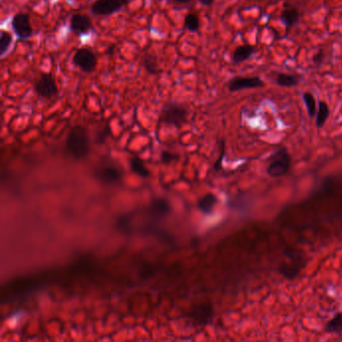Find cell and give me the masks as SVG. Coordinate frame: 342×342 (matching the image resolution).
<instances>
[{
	"instance_id": "4316f807",
	"label": "cell",
	"mask_w": 342,
	"mask_h": 342,
	"mask_svg": "<svg viewBox=\"0 0 342 342\" xmlns=\"http://www.w3.org/2000/svg\"><path fill=\"white\" fill-rule=\"evenodd\" d=\"M223 157H224V148L222 149V154L221 156L219 157L218 160L215 163V170H220L221 169V165H222V160H223Z\"/></svg>"
},
{
	"instance_id": "d4e9b609",
	"label": "cell",
	"mask_w": 342,
	"mask_h": 342,
	"mask_svg": "<svg viewBox=\"0 0 342 342\" xmlns=\"http://www.w3.org/2000/svg\"><path fill=\"white\" fill-rule=\"evenodd\" d=\"M110 134H111V130H110V128H109V127L104 128V129L96 135V137H95V143H97V144H104L105 140L107 139V137L110 136Z\"/></svg>"
},
{
	"instance_id": "52a82bcc",
	"label": "cell",
	"mask_w": 342,
	"mask_h": 342,
	"mask_svg": "<svg viewBox=\"0 0 342 342\" xmlns=\"http://www.w3.org/2000/svg\"><path fill=\"white\" fill-rule=\"evenodd\" d=\"M36 93L45 98H52L58 93V88L54 77L50 73H44L41 75L34 86Z\"/></svg>"
},
{
	"instance_id": "9c48e42d",
	"label": "cell",
	"mask_w": 342,
	"mask_h": 342,
	"mask_svg": "<svg viewBox=\"0 0 342 342\" xmlns=\"http://www.w3.org/2000/svg\"><path fill=\"white\" fill-rule=\"evenodd\" d=\"M214 316V308L211 303H200L192 308L189 317L196 324L205 326L209 324Z\"/></svg>"
},
{
	"instance_id": "6da1fadb",
	"label": "cell",
	"mask_w": 342,
	"mask_h": 342,
	"mask_svg": "<svg viewBox=\"0 0 342 342\" xmlns=\"http://www.w3.org/2000/svg\"><path fill=\"white\" fill-rule=\"evenodd\" d=\"M66 148L70 156L76 160L88 156L91 149V139L87 130L82 126H75L69 131Z\"/></svg>"
},
{
	"instance_id": "f1b7e54d",
	"label": "cell",
	"mask_w": 342,
	"mask_h": 342,
	"mask_svg": "<svg viewBox=\"0 0 342 342\" xmlns=\"http://www.w3.org/2000/svg\"><path fill=\"white\" fill-rule=\"evenodd\" d=\"M199 1L204 6H211L213 4V2H214V0H199Z\"/></svg>"
},
{
	"instance_id": "5bb4252c",
	"label": "cell",
	"mask_w": 342,
	"mask_h": 342,
	"mask_svg": "<svg viewBox=\"0 0 342 342\" xmlns=\"http://www.w3.org/2000/svg\"><path fill=\"white\" fill-rule=\"evenodd\" d=\"M280 18L283 24L289 29L290 27H293L300 18V13L295 7L293 6H285V8L282 10Z\"/></svg>"
},
{
	"instance_id": "8992f818",
	"label": "cell",
	"mask_w": 342,
	"mask_h": 342,
	"mask_svg": "<svg viewBox=\"0 0 342 342\" xmlns=\"http://www.w3.org/2000/svg\"><path fill=\"white\" fill-rule=\"evenodd\" d=\"M130 0H96L91 5V12L98 16H108L119 11Z\"/></svg>"
},
{
	"instance_id": "603a6c76",
	"label": "cell",
	"mask_w": 342,
	"mask_h": 342,
	"mask_svg": "<svg viewBox=\"0 0 342 342\" xmlns=\"http://www.w3.org/2000/svg\"><path fill=\"white\" fill-rule=\"evenodd\" d=\"M185 27L191 32H197L200 29V19L197 14L189 13L185 17Z\"/></svg>"
},
{
	"instance_id": "cb8c5ba5",
	"label": "cell",
	"mask_w": 342,
	"mask_h": 342,
	"mask_svg": "<svg viewBox=\"0 0 342 342\" xmlns=\"http://www.w3.org/2000/svg\"><path fill=\"white\" fill-rule=\"evenodd\" d=\"M12 43V35L6 30H2L0 33V54L4 55Z\"/></svg>"
},
{
	"instance_id": "7c38bea8",
	"label": "cell",
	"mask_w": 342,
	"mask_h": 342,
	"mask_svg": "<svg viewBox=\"0 0 342 342\" xmlns=\"http://www.w3.org/2000/svg\"><path fill=\"white\" fill-rule=\"evenodd\" d=\"M148 215L155 220H162L171 213V206L166 199H154L148 208H146Z\"/></svg>"
},
{
	"instance_id": "e0dca14e",
	"label": "cell",
	"mask_w": 342,
	"mask_h": 342,
	"mask_svg": "<svg viewBox=\"0 0 342 342\" xmlns=\"http://www.w3.org/2000/svg\"><path fill=\"white\" fill-rule=\"evenodd\" d=\"M218 203V199L214 194H206L199 201H198V208L199 210L206 215H210L216 204Z\"/></svg>"
},
{
	"instance_id": "f546056e",
	"label": "cell",
	"mask_w": 342,
	"mask_h": 342,
	"mask_svg": "<svg viewBox=\"0 0 342 342\" xmlns=\"http://www.w3.org/2000/svg\"><path fill=\"white\" fill-rule=\"evenodd\" d=\"M175 2H177V3H180V4H183V3H188V2H190L191 0H174Z\"/></svg>"
},
{
	"instance_id": "ffe728a7",
	"label": "cell",
	"mask_w": 342,
	"mask_h": 342,
	"mask_svg": "<svg viewBox=\"0 0 342 342\" xmlns=\"http://www.w3.org/2000/svg\"><path fill=\"white\" fill-rule=\"evenodd\" d=\"M276 83L278 86L283 88H293L299 85V77L294 74L279 73L276 77Z\"/></svg>"
},
{
	"instance_id": "484cf974",
	"label": "cell",
	"mask_w": 342,
	"mask_h": 342,
	"mask_svg": "<svg viewBox=\"0 0 342 342\" xmlns=\"http://www.w3.org/2000/svg\"><path fill=\"white\" fill-rule=\"evenodd\" d=\"M177 159H178V156L176 154H173L168 151H164L160 155V160L164 164H170L173 160H177Z\"/></svg>"
},
{
	"instance_id": "ac0fdd59",
	"label": "cell",
	"mask_w": 342,
	"mask_h": 342,
	"mask_svg": "<svg viewBox=\"0 0 342 342\" xmlns=\"http://www.w3.org/2000/svg\"><path fill=\"white\" fill-rule=\"evenodd\" d=\"M130 167L132 169V171L142 178H148L150 176V171L147 168L146 164L144 163V160H142L140 158H138L137 156L131 158L130 160Z\"/></svg>"
},
{
	"instance_id": "83f0119b",
	"label": "cell",
	"mask_w": 342,
	"mask_h": 342,
	"mask_svg": "<svg viewBox=\"0 0 342 342\" xmlns=\"http://www.w3.org/2000/svg\"><path fill=\"white\" fill-rule=\"evenodd\" d=\"M323 51L322 50H320L319 52H318V54H316L315 56H314V58H313V61L315 62V63H317V64H319V63H321V61L323 59Z\"/></svg>"
},
{
	"instance_id": "277c9868",
	"label": "cell",
	"mask_w": 342,
	"mask_h": 342,
	"mask_svg": "<svg viewBox=\"0 0 342 342\" xmlns=\"http://www.w3.org/2000/svg\"><path fill=\"white\" fill-rule=\"evenodd\" d=\"M291 167V157L285 148L275 152L267 168V175L271 178L285 176Z\"/></svg>"
},
{
	"instance_id": "9a60e30c",
	"label": "cell",
	"mask_w": 342,
	"mask_h": 342,
	"mask_svg": "<svg viewBox=\"0 0 342 342\" xmlns=\"http://www.w3.org/2000/svg\"><path fill=\"white\" fill-rule=\"evenodd\" d=\"M255 52V47L250 45H243V46L236 47L233 52V62L235 64H241L247 61L252 54Z\"/></svg>"
},
{
	"instance_id": "8fae6325",
	"label": "cell",
	"mask_w": 342,
	"mask_h": 342,
	"mask_svg": "<svg viewBox=\"0 0 342 342\" xmlns=\"http://www.w3.org/2000/svg\"><path fill=\"white\" fill-rule=\"evenodd\" d=\"M12 28L16 35L19 38H28L32 35L33 29L30 24V18L27 13L24 12H19L14 15L12 19Z\"/></svg>"
},
{
	"instance_id": "2e32d148",
	"label": "cell",
	"mask_w": 342,
	"mask_h": 342,
	"mask_svg": "<svg viewBox=\"0 0 342 342\" xmlns=\"http://www.w3.org/2000/svg\"><path fill=\"white\" fill-rule=\"evenodd\" d=\"M142 64L144 69H146L150 74H158L160 71L157 55L153 52L146 53L143 56Z\"/></svg>"
},
{
	"instance_id": "d6986e66",
	"label": "cell",
	"mask_w": 342,
	"mask_h": 342,
	"mask_svg": "<svg viewBox=\"0 0 342 342\" xmlns=\"http://www.w3.org/2000/svg\"><path fill=\"white\" fill-rule=\"evenodd\" d=\"M326 333L330 334H342V312L335 314L329 320L324 328Z\"/></svg>"
},
{
	"instance_id": "ba28073f",
	"label": "cell",
	"mask_w": 342,
	"mask_h": 342,
	"mask_svg": "<svg viewBox=\"0 0 342 342\" xmlns=\"http://www.w3.org/2000/svg\"><path fill=\"white\" fill-rule=\"evenodd\" d=\"M94 176L99 182L112 185L120 181L123 173L118 167L112 164H105L94 171Z\"/></svg>"
},
{
	"instance_id": "5b68a950",
	"label": "cell",
	"mask_w": 342,
	"mask_h": 342,
	"mask_svg": "<svg viewBox=\"0 0 342 342\" xmlns=\"http://www.w3.org/2000/svg\"><path fill=\"white\" fill-rule=\"evenodd\" d=\"M73 64L86 73H91L96 69L97 58L90 48L82 47L77 49L73 55Z\"/></svg>"
},
{
	"instance_id": "7402d4cb",
	"label": "cell",
	"mask_w": 342,
	"mask_h": 342,
	"mask_svg": "<svg viewBox=\"0 0 342 342\" xmlns=\"http://www.w3.org/2000/svg\"><path fill=\"white\" fill-rule=\"evenodd\" d=\"M302 97H303V102L305 104V107H306V110H307L309 116L311 117L315 116L317 110H316V100L313 94L311 92H304Z\"/></svg>"
},
{
	"instance_id": "3957f363",
	"label": "cell",
	"mask_w": 342,
	"mask_h": 342,
	"mask_svg": "<svg viewBox=\"0 0 342 342\" xmlns=\"http://www.w3.org/2000/svg\"><path fill=\"white\" fill-rule=\"evenodd\" d=\"M284 256L287 258L278 268V271L286 279H295L300 273L301 269L306 264V259L303 257L301 252L295 249L286 250Z\"/></svg>"
},
{
	"instance_id": "30bf717a",
	"label": "cell",
	"mask_w": 342,
	"mask_h": 342,
	"mask_svg": "<svg viewBox=\"0 0 342 342\" xmlns=\"http://www.w3.org/2000/svg\"><path fill=\"white\" fill-rule=\"evenodd\" d=\"M264 87V82L258 76H236L229 82V91H239Z\"/></svg>"
},
{
	"instance_id": "7a4b0ae2",
	"label": "cell",
	"mask_w": 342,
	"mask_h": 342,
	"mask_svg": "<svg viewBox=\"0 0 342 342\" xmlns=\"http://www.w3.org/2000/svg\"><path fill=\"white\" fill-rule=\"evenodd\" d=\"M189 109L185 104L169 102L163 107L160 111V122L167 126L180 128L187 123Z\"/></svg>"
},
{
	"instance_id": "4fadbf2b",
	"label": "cell",
	"mask_w": 342,
	"mask_h": 342,
	"mask_svg": "<svg viewBox=\"0 0 342 342\" xmlns=\"http://www.w3.org/2000/svg\"><path fill=\"white\" fill-rule=\"evenodd\" d=\"M70 28L74 34L83 35L91 30L92 23L89 16L82 13H76L71 16Z\"/></svg>"
},
{
	"instance_id": "44dd1931",
	"label": "cell",
	"mask_w": 342,
	"mask_h": 342,
	"mask_svg": "<svg viewBox=\"0 0 342 342\" xmlns=\"http://www.w3.org/2000/svg\"><path fill=\"white\" fill-rule=\"evenodd\" d=\"M330 114V111H329V107L325 102H319L318 104V110L316 113V118H315V125L317 128H323V126L325 125L326 120L328 119Z\"/></svg>"
}]
</instances>
